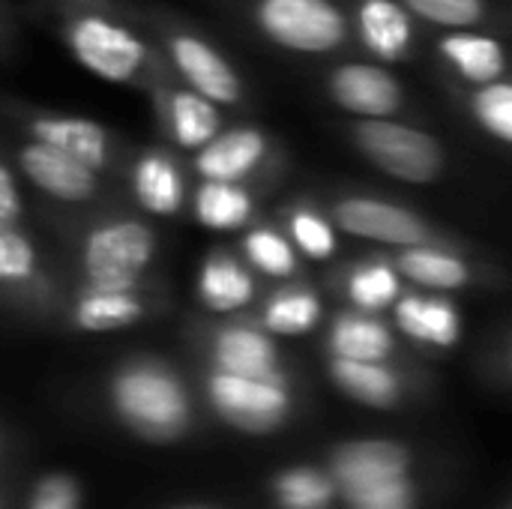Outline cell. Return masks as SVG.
<instances>
[{
	"instance_id": "obj_1",
	"label": "cell",
	"mask_w": 512,
	"mask_h": 509,
	"mask_svg": "<svg viewBox=\"0 0 512 509\" xmlns=\"http://www.w3.org/2000/svg\"><path fill=\"white\" fill-rule=\"evenodd\" d=\"M324 210L339 228V234L375 243L381 249H411V246L471 249L474 246V240L435 222L417 207L378 192H360V189L336 192L327 198Z\"/></svg>"
},
{
	"instance_id": "obj_2",
	"label": "cell",
	"mask_w": 512,
	"mask_h": 509,
	"mask_svg": "<svg viewBox=\"0 0 512 509\" xmlns=\"http://www.w3.org/2000/svg\"><path fill=\"white\" fill-rule=\"evenodd\" d=\"M60 36L72 60L93 78L135 87L153 84L156 54L126 21L99 9H75L63 18Z\"/></svg>"
},
{
	"instance_id": "obj_3",
	"label": "cell",
	"mask_w": 512,
	"mask_h": 509,
	"mask_svg": "<svg viewBox=\"0 0 512 509\" xmlns=\"http://www.w3.org/2000/svg\"><path fill=\"white\" fill-rule=\"evenodd\" d=\"M348 144L381 174L408 183V186H432L450 171L447 144L414 123L399 117L381 120H351L345 126Z\"/></svg>"
},
{
	"instance_id": "obj_4",
	"label": "cell",
	"mask_w": 512,
	"mask_h": 509,
	"mask_svg": "<svg viewBox=\"0 0 512 509\" xmlns=\"http://www.w3.org/2000/svg\"><path fill=\"white\" fill-rule=\"evenodd\" d=\"M252 27L276 48L333 57L354 45L348 0H249Z\"/></svg>"
},
{
	"instance_id": "obj_5",
	"label": "cell",
	"mask_w": 512,
	"mask_h": 509,
	"mask_svg": "<svg viewBox=\"0 0 512 509\" xmlns=\"http://www.w3.org/2000/svg\"><path fill=\"white\" fill-rule=\"evenodd\" d=\"M111 399L117 414L150 438H174L189 420V396L180 378L156 360L123 366L111 381Z\"/></svg>"
},
{
	"instance_id": "obj_6",
	"label": "cell",
	"mask_w": 512,
	"mask_h": 509,
	"mask_svg": "<svg viewBox=\"0 0 512 509\" xmlns=\"http://www.w3.org/2000/svg\"><path fill=\"white\" fill-rule=\"evenodd\" d=\"M399 270V276L426 291L456 294L471 288H498L510 282V273L480 252V246H411V249H384Z\"/></svg>"
},
{
	"instance_id": "obj_7",
	"label": "cell",
	"mask_w": 512,
	"mask_h": 509,
	"mask_svg": "<svg viewBox=\"0 0 512 509\" xmlns=\"http://www.w3.org/2000/svg\"><path fill=\"white\" fill-rule=\"evenodd\" d=\"M336 480L354 509H411L405 453L396 444H351L336 456Z\"/></svg>"
},
{
	"instance_id": "obj_8",
	"label": "cell",
	"mask_w": 512,
	"mask_h": 509,
	"mask_svg": "<svg viewBox=\"0 0 512 509\" xmlns=\"http://www.w3.org/2000/svg\"><path fill=\"white\" fill-rule=\"evenodd\" d=\"M156 255V234L147 222L132 216L105 219L84 237L81 267L87 282L138 285Z\"/></svg>"
},
{
	"instance_id": "obj_9",
	"label": "cell",
	"mask_w": 512,
	"mask_h": 509,
	"mask_svg": "<svg viewBox=\"0 0 512 509\" xmlns=\"http://www.w3.org/2000/svg\"><path fill=\"white\" fill-rule=\"evenodd\" d=\"M324 93L330 105L357 120L402 117L411 111V96L402 78L375 60H342L330 66L324 75Z\"/></svg>"
},
{
	"instance_id": "obj_10",
	"label": "cell",
	"mask_w": 512,
	"mask_h": 509,
	"mask_svg": "<svg viewBox=\"0 0 512 509\" xmlns=\"http://www.w3.org/2000/svg\"><path fill=\"white\" fill-rule=\"evenodd\" d=\"M207 390L216 411L228 423L249 432H264L279 426L291 408V390L282 369L270 375H231L213 369Z\"/></svg>"
},
{
	"instance_id": "obj_11",
	"label": "cell",
	"mask_w": 512,
	"mask_h": 509,
	"mask_svg": "<svg viewBox=\"0 0 512 509\" xmlns=\"http://www.w3.org/2000/svg\"><path fill=\"white\" fill-rule=\"evenodd\" d=\"M165 57L189 90L207 96L219 108H234L246 102L243 75L210 39L192 30H171L165 33Z\"/></svg>"
},
{
	"instance_id": "obj_12",
	"label": "cell",
	"mask_w": 512,
	"mask_h": 509,
	"mask_svg": "<svg viewBox=\"0 0 512 509\" xmlns=\"http://www.w3.org/2000/svg\"><path fill=\"white\" fill-rule=\"evenodd\" d=\"M354 45L375 63L399 66L420 54V21L399 0H348Z\"/></svg>"
},
{
	"instance_id": "obj_13",
	"label": "cell",
	"mask_w": 512,
	"mask_h": 509,
	"mask_svg": "<svg viewBox=\"0 0 512 509\" xmlns=\"http://www.w3.org/2000/svg\"><path fill=\"white\" fill-rule=\"evenodd\" d=\"M435 63L447 87H480L507 78L512 69L510 48L492 33L477 27L444 30L432 42Z\"/></svg>"
},
{
	"instance_id": "obj_14",
	"label": "cell",
	"mask_w": 512,
	"mask_h": 509,
	"mask_svg": "<svg viewBox=\"0 0 512 509\" xmlns=\"http://www.w3.org/2000/svg\"><path fill=\"white\" fill-rule=\"evenodd\" d=\"M273 156V138L252 123L219 129L201 150H195V174L201 180H234L246 183Z\"/></svg>"
},
{
	"instance_id": "obj_15",
	"label": "cell",
	"mask_w": 512,
	"mask_h": 509,
	"mask_svg": "<svg viewBox=\"0 0 512 509\" xmlns=\"http://www.w3.org/2000/svg\"><path fill=\"white\" fill-rule=\"evenodd\" d=\"M18 171L42 195L63 204H84L99 195V174L93 168L33 138L18 147Z\"/></svg>"
},
{
	"instance_id": "obj_16",
	"label": "cell",
	"mask_w": 512,
	"mask_h": 509,
	"mask_svg": "<svg viewBox=\"0 0 512 509\" xmlns=\"http://www.w3.org/2000/svg\"><path fill=\"white\" fill-rule=\"evenodd\" d=\"M396 330L426 348H453L462 336V312L450 294L408 285L393 303Z\"/></svg>"
},
{
	"instance_id": "obj_17",
	"label": "cell",
	"mask_w": 512,
	"mask_h": 509,
	"mask_svg": "<svg viewBox=\"0 0 512 509\" xmlns=\"http://www.w3.org/2000/svg\"><path fill=\"white\" fill-rule=\"evenodd\" d=\"M24 129L33 141H42V144L78 159L81 165L93 168L96 174L111 165V150H114L111 135L93 117L42 111V114H30L24 120Z\"/></svg>"
},
{
	"instance_id": "obj_18",
	"label": "cell",
	"mask_w": 512,
	"mask_h": 509,
	"mask_svg": "<svg viewBox=\"0 0 512 509\" xmlns=\"http://www.w3.org/2000/svg\"><path fill=\"white\" fill-rule=\"evenodd\" d=\"M156 105L159 120L168 135V141L180 150H201L219 129H222V111L207 96L189 90L186 84H159L156 87Z\"/></svg>"
},
{
	"instance_id": "obj_19",
	"label": "cell",
	"mask_w": 512,
	"mask_h": 509,
	"mask_svg": "<svg viewBox=\"0 0 512 509\" xmlns=\"http://www.w3.org/2000/svg\"><path fill=\"white\" fill-rule=\"evenodd\" d=\"M336 291L348 300L351 309L360 312H390L399 294L408 288V282L399 276L387 252H369L354 261H345L333 273Z\"/></svg>"
},
{
	"instance_id": "obj_20",
	"label": "cell",
	"mask_w": 512,
	"mask_h": 509,
	"mask_svg": "<svg viewBox=\"0 0 512 509\" xmlns=\"http://www.w3.org/2000/svg\"><path fill=\"white\" fill-rule=\"evenodd\" d=\"M144 318V300L138 285H99L87 282L72 306V321L84 333H111L132 327Z\"/></svg>"
},
{
	"instance_id": "obj_21",
	"label": "cell",
	"mask_w": 512,
	"mask_h": 509,
	"mask_svg": "<svg viewBox=\"0 0 512 509\" xmlns=\"http://www.w3.org/2000/svg\"><path fill=\"white\" fill-rule=\"evenodd\" d=\"M327 348L333 357L342 360L384 363L396 354V333L378 315L348 306L333 318L327 333Z\"/></svg>"
},
{
	"instance_id": "obj_22",
	"label": "cell",
	"mask_w": 512,
	"mask_h": 509,
	"mask_svg": "<svg viewBox=\"0 0 512 509\" xmlns=\"http://www.w3.org/2000/svg\"><path fill=\"white\" fill-rule=\"evenodd\" d=\"M132 192L150 216H177L186 204L183 168L165 150H147L132 165Z\"/></svg>"
},
{
	"instance_id": "obj_23",
	"label": "cell",
	"mask_w": 512,
	"mask_h": 509,
	"mask_svg": "<svg viewBox=\"0 0 512 509\" xmlns=\"http://www.w3.org/2000/svg\"><path fill=\"white\" fill-rule=\"evenodd\" d=\"M258 294V282L246 261L231 252H210L198 273V297L210 312L228 315L246 309Z\"/></svg>"
},
{
	"instance_id": "obj_24",
	"label": "cell",
	"mask_w": 512,
	"mask_h": 509,
	"mask_svg": "<svg viewBox=\"0 0 512 509\" xmlns=\"http://www.w3.org/2000/svg\"><path fill=\"white\" fill-rule=\"evenodd\" d=\"M213 366L231 375H270L279 372V351L267 330L228 324L213 336Z\"/></svg>"
},
{
	"instance_id": "obj_25",
	"label": "cell",
	"mask_w": 512,
	"mask_h": 509,
	"mask_svg": "<svg viewBox=\"0 0 512 509\" xmlns=\"http://www.w3.org/2000/svg\"><path fill=\"white\" fill-rule=\"evenodd\" d=\"M258 210L255 192L234 180H201L192 195L195 222L210 231H240L252 225Z\"/></svg>"
},
{
	"instance_id": "obj_26",
	"label": "cell",
	"mask_w": 512,
	"mask_h": 509,
	"mask_svg": "<svg viewBox=\"0 0 512 509\" xmlns=\"http://www.w3.org/2000/svg\"><path fill=\"white\" fill-rule=\"evenodd\" d=\"M465 117L492 141L512 147V78L480 87H447Z\"/></svg>"
},
{
	"instance_id": "obj_27",
	"label": "cell",
	"mask_w": 512,
	"mask_h": 509,
	"mask_svg": "<svg viewBox=\"0 0 512 509\" xmlns=\"http://www.w3.org/2000/svg\"><path fill=\"white\" fill-rule=\"evenodd\" d=\"M321 318H324V300L312 285L303 282L276 288L261 309V327L270 336H303L315 330Z\"/></svg>"
},
{
	"instance_id": "obj_28",
	"label": "cell",
	"mask_w": 512,
	"mask_h": 509,
	"mask_svg": "<svg viewBox=\"0 0 512 509\" xmlns=\"http://www.w3.org/2000/svg\"><path fill=\"white\" fill-rule=\"evenodd\" d=\"M330 375H333V381L348 396H354L357 402L375 405V408H390L402 396V378L390 366V360H384V363H363V360L333 357Z\"/></svg>"
},
{
	"instance_id": "obj_29",
	"label": "cell",
	"mask_w": 512,
	"mask_h": 509,
	"mask_svg": "<svg viewBox=\"0 0 512 509\" xmlns=\"http://www.w3.org/2000/svg\"><path fill=\"white\" fill-rule=\"evenodd\" d=\"M282 225L285 234L291 237L294 249L309 258V261H333L339 252V228L333 225V219L327 216L324 207L312 204V201H294L285 207L282 213Z\"/></svg>"
},
{
	"instance_id": "obj_30",
	"label": "cell",
	"mask_w": 512,
	"mask_h": 509,
	"mask_svg": "<svg viewBox=\"0 0 512 509\" xmlns=\"http://www.w3.org/2000/svg\"><path fill=\"white\" fill-rule=\"evenodd\" d=\"M243 261L267 279H297L303 270V255L294 249L291 237L273 225H255L243 234Z\"/></svg>"
},
{
	"instance_id": "obj_31",
	"label": "cell",
	"mask_w": 512,
	"mask_h": 509,
	"mask_svg": "<svg viewBox=\"0 0 512 509\" xmlns=\"http://www.w3.org/2000/svg\"><path fill=\"white\" fill-rule=\"evenodd\" d=\"M399 3L408 6L420 24L441 27V30H456V27L492 30L510 21V15L492 0H399Z\"/></svg>"
},
{
	"instance_id": "obj_32",
	"label": "cell",
	"mask_w": 512,
	"mask_h": 509,
	"mask_svg": "<svg viewBox=\"0 0 512 509\" xmlns=\"http://www.w3.org/2000/svg\"><path fill=\"white\" fill-rule=\"evenodd\" d=\"M39 279V252L27 231L15 225H0V288H30Z\"/></svg>"
},
{
	"instance_id": "obj_33",
	"label": "cell",
	"mask_w": 512,
	"mask_h": 509,
	"mask_svg": "<svg viewBox=\"0 0 512 509\" xmlns=\"http://www.w3.org/2000/svg\"><path fill=\"white\" fill-rule=\"evenodd\" d=\"M279 501L285 509H327L330 483L315 471H291L276 486Z\"/></svg>"
},
{
	"instance_id": "obj_34",
	"label": "cell",
	"mask_w": 512,
	"mask_h": 509,
	"mask_svg": "<svg viewBox=\"0 0 512 509\" xmlns=\"http://www.w3.org/2000/svg\"><path fill=\"white\" fill-rule=\"evenodd\" d=\"M30 509H78V489L66 477H48L36 489Z\"/></svg>"
},
{
	"instance_id": "obj_35",
	"label": "cell",
	"mask_w": 512,
	"mask_h": 509,
	"mask_svg": "<svg viewBox=\"0 0 512 509\" xmlns=\"http://www.w3.org/2000/svg\"><path fill=\"white\" fill-rule=\"evenodd\" d=\"M21 189H18V177L15 171L0 162V225H15L21 219Z\"/></svg>"
},
{
	"instance_id": "obj_36",
	"label": "cell",
	"mask_w": 512,
	"mask_h": 509,
	"mask_svg": "<svg viewBox=\"0 0 512 509\" xmlns=\"http://www.w3.org/2000/svg\"><path fill=\"white\" fill-rule=\"evenodd\" d=\"M507 369L512 372V336H510V342H507Z\"/></svg>"
}]
</instances>
